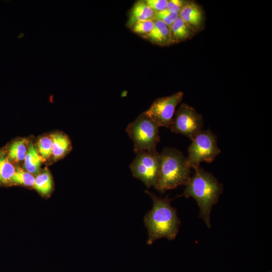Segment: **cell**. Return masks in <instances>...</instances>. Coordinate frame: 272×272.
I'll return each instance as SVG.
<instances>
[{"label":"cell","mask_w":272,"mask_h":272,"mask_svg":"<svg viewBox=\"0 0 272 272\" xmlns=\"http://www.w3.org/2000/svg\"><path fill=\"white\" fill-rule=\"evenodd\" d=\"M148 5L154 11L158 12L167 9V0H146Z\"/></svg>","instance_id":"obj_22"},{"label":"cell","mask_w":272,"mask_h":272,"mask_svg":"<svg viewBox=\"0 0 272 272\" xmlns=\"http://www.w3.org/2000/svg\"><path fill=\"white\" fill-rule=\"evenodd\" d=\"M44 159L39 155L36 147L32 144H29L24 159L25 168L30 173L36 174L40 171L41 162Z\"/></svg>","instance_id":"obj_14"},{"label":"cell","mask_w":272,"mask_h":272,"mask_svg":"<svg viewBox=\"0 0 272 272\" xmlns=\"http://www.w3.org/2000/svg\"><path fill=\"white\" fill-rule=\"evenodd\" d=\"M35 178L33 174L20 168L16 171L12 178L11 184H18L26 186H33Z\"/></svg>","instance_id":"obj_18"},{"label":"cell","mask_w":272,"mask_h":272,"mask_svg":"<svg viewBox=\"0 0 272 272\" xmlns=\"http://www.w3.org/2000/svg\"><path fill=\"white\" fill-rule=\"evenodd\" d=\"M160 126L144 112L127 125L126 131L134 145V152L156 150L160 141Z\"/></svg>","instance_id":"obj_4"},{"label":"cell","mask_w":272,"mask_h":272,"mask_svg":"<svg viewBox=\"0 0 272 272\" xmlns=\"http://www.w3.org/2000/svg\"><path fill=\"white\" fill-rule=\"evenodd\" d=\"M269 272H271V271H269Z\"/></svg>","instance_id":"obj_25"},{"label":"cell","mask_w":272,"mask_h":272,"mask_svg":"<svg viewBox=\"0 0 272 272\" xmlns=\"http://www.w3.org/2000/svg\"><path fill=\"white\" fill-rule=\"evenodd\" d=\"M154 25V20H148L138 22L133 24L130 28L133 32L143 35L145 37L150 33Z\"/></svg>","instance_id":"obj_20"},{"label":"cell","mask_w":272,"mask_h":272,"mask_svg":"<svg viewBox=\"0 0 272 272\" xmlns=\"http://www.w3.org/2000/svg\"><path fill=\"white\" fill-rule=\"evenodd\" d=\"M145 38L152 43L159 45H166L172 43L169 27L163 22L158 20L154 21L152 30Z\"/></svg>","instance_id":"obj_11"},{"label":"cell","mask_w":272,"mask_h":272,"mask_svg":"<svg viewBox=\"0 0 272 272\" xmlns=\"http://www.w3.org/2000/svg\"><path fill=\"white\" fill-rule=\"evenodd\" d=\"M178 17L179 14L166 9L160 12H155L153 20L162 21L170 27Z\"/></svg>","instance_id":"obj_19"},{"label":"cell","mask_w":272,"mask_h":272,"mask_svg":"<svg viewBox=\"0 0 272 272\" xmlns=\"http://www.w3.org/2000/svg\"><path fill=\"white\" fill-rule=\"evenodd\" d=\"M172 43L181 42L188 38L193 30L179 17L169 27Z\"/></svg>","instance_id":"obj_12"},{"label":"cell","mask_w":272,"mask_h":272,"mask_svg":"<svg viewBox=\"0 0 272 272\" xmlns=\"http://www.w3.org/2000/svg\"><path fill=\"white\" fill-rule=\"evenodd\" d=\"M183 97V93L179 91L169 96L157 98L144 112L160 127L169 128L176 108Z\"/></svg>","instance_id":"obj_8"},{"label":"cell","mask_w":272,"mask_h":272,"mask_svg":"<svg viewBox=\"0 0 272 272\" xmlns=\"http://www.w3.org/2000/svg\"><path fill=\"white\" fill-rule=\"evenodd\" d=\"M15 171L16 168L12 161L5 151H0V185H11Z\"/></svg>","instance_id":"obj_13"},{"label":"cell","mask_w":272,"mask_h":272,"mask_svg":"<svg viewBox=\"0 0 272 272\" xmlns=\"http://www.w3.org/2000/svg\"><path fill=\"white\" fill-rule=\"evenodd\" d=\"M135 154L129 166L133 176L142 181L148 188L154 187L159 170L160 153L155 150Z\"/></svg>","instance_id":"obj_6"},{"label":"cell","mask_w":272,"mask_h":272,"mask_svg":"<svg viewBox=\"0 0 272 272\" xmlns=\"http://www.w3.org/2000/svg\"><path fill=\"white\" fill-rule=\"evenodd\" d=\"M187 2L183 0H169L168 1L167 9L179 14Z\"/></svg>","instance_id":"obj_23"},{"label":"cell","mask_w":272,"mask_h":272,"mask_svg":"<svg viewBox=\"0 0 272 272\" xmlns=\"http://www.w3.org/2000/svg\"><path fill=\"white\" fill-rule=\"evenodd\" d=\"M22 33H20V35L18 36H21L20 38H22V37H23L25 35L24 33L23 35H22Z\"/></svg>","instance_id":"obj_24"},{"label":"cell","mask_w":272,"mask_h":272,"mask_svg":"<svg viewBox=\"0 0 272 272\" xmlns=\"http://www.w3.org/2000/svg\"><path fill=\"white\" fill-rule=\"evenodd\" d=\"M155 12L145 1H139L131 8L127 22V27H131L135 23L153 20Z\"/></svg>","instance_id":"obj_10"},{"label":"cell","mask_w":272,"mask_h":272,"mask_svg":"<svg viewBox=\"0 0 272 272\" xmlns=\"http://www.w3.org/2000/svg\"><path fill=\"white\" fill-rule=\"evenodd\" d=\"M203 126V118L195 109L182 104L175 112L170 127L176 133L183 134L192 140Z\"/></svg>","instance_id":"obj_7"},{"label":"cell","mask_w":272,"mask_h":272,"mask_svg":"<svg viewBox=\"0 0 272 272\" xmlns=\"http://www.w3.org/2000/svg\"><path fill=\"white\" fill-rule=\"evenodd\" d=\"M34 188L41 195L48 194L52 189V181L51 175L46 169L35 177Z\"/></svg>","instance_id":"obj_17"},{"label":"cell","mask_w":272,"mask_h":272,"mask_svg":"<svg viewBox=\"0 0 272 272\" xmlns=\"http://www.w3.org/2000/svg\"><path fill=\"white\" fill-rule=\"evenodd\" d=\"M186 161L189 167L195 169L202 162L211 163L221 153L216 134L210 129H201L191 140Z\"/></svg>","instance_id":"obj_5"},{"label":"cell","mask_w":272,"mask_h":272,"mask_svg":"<svg viewBox=\"0 0 272 272\" xmlns=\"http://www.w3.org/2000/svg\"><path fill=\"white\" fill-rule=\"evenodd\" d=\"M146 193L153 201L152 208L144 220L148 231L147 244L151 245L162 238L174 239L179 231L180 221L176 209L171 205V199L168 196L158 197L148 190Z\"/></svg>","instance_id":"obj_1"},{"label":"cell","mask_w":272,"mask_h":272,"mask_svg":"<svg viewBox=\"0 0 272 272\" xmlns=\"http://www.w3.org/2000/svg\"><path fill=\"white\" fill-rule=\"evenodd\" d=\"M190 174L191 168L182 153L174 148H164L160 153L159 170L154 187L163 193L178 186L185 185Z\"/></svg>","instance_id":"obj_3"},{"label":"cell","mask_w":272,"mask_h":272,"mask_svg":"<svg viewBox=\"0 0 272 272\" xmlns=\"http://www.w3.org/2000/svg\"><path fill=\"white\" fill-rule=\"evenodd\" d=\"M52 155L55 158H59L70 150L71 143L65 135L55 133L52 135Z\"/></svg>","instance_id":"obj_15"},{"label":"cell","mask_w":272,"mask_h":272,"mask_svg":"<svg viewBox=\"0 0 272 272\" xmlns=\"http://www.w3.org/2000/svg\"><path fill=\"white\" fill-rule=\"evenodd\" d=\"M179 17L193 30L199 28L203 20V15L200 8L195 3L189 2L179 12Z\"/></svg>","instance_id":"obj_9"},{"label":"cell","mask_w":272,"mask_h":272,"mask_svg":"<svg viewBox=\"0 0 272 272\" xmlns=\"http://www.w3.org/2000/svg\"><path fill=\"white\" fill-rule=\"evenodd\" d=\"M27 142L25 140H17L12 143L5 151L12 161L24 160L27 152Z\"/></svg>","instance_id":"obj_16"},{"label":"cell","mask_w":272,"mask_h":272,"mask_svg":"<svg viewBox=\"0 0 272 272\" xmlns=\"http://www.w3.org/2000/svg\"><path fill=\"white\" fill-rule=\"evenodd\" d=\"M194 173L190 176L181 196L192 197L199 208V217L207 227H211L210 215L213 207L219 200L223 187L211 173L198 166L194 169Z\"/></svg>","instance_id":"obj_2"},{"label":"cell","mask_w":272,"mask_h":272,"mask_svg":"<svg viewBox=\"0 0 272 272\" xmlns=\"http://www.w3.org/2000/svg\"><path fill=\"white\" fill-rule=\"evenodd\" d=\"M52 145L51 138L44 137L39 140L38 151L40 156L44 159L49 158L52 155Z\"/></svg>","instance_id":"obj_21"}]
</instances>
